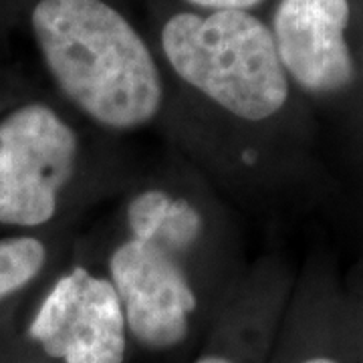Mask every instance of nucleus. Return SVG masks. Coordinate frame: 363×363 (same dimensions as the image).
Masks as SVG:
<instances>
[{"label":"nucleus","instance_id":"8","mask_svg":"<svg viewBox=\"0 0 363 363\" xmlns=\"http://www.w3.org/2000/svg\"><path fill=\"white\" fill-rule=\"evenodd\" d=\"M202 233H204V218L200 210L188 198L174 196L154 245L168 250L174 257H182L198 245Z\"/></svg>","mask_w":363,"mask_h":363},{"label":"nucleus","instance_id":"12","mask_svg":"<svg viewBox=\"0 0 363 363\" xmlns=\"http://www.w3.org/2000/svg\"><path fill=\"white\" fill-rule=\"evenodd\" d=\"M298 363H339L337 359H333V357H323V355H317V357H309V359H303V362Z\"/></svg>","mask_w":363,"mask_h":363},{"label":"nucleus","instance_id":"4","mask_svg":"<svg viewBox=\"0 0 363 363\" xmlns=\"http://www.w3.org/2000/svg\"><path fill=\"white\" fill-rule=\"evenodd\" d=\"M128 335L140 347L166 353L186 343L198 297L178 257L154 242L128 238L109 257Z\"/></svg>","mask_w":363,"mask_h":363},{"label":"nucleus","instance_id":"2","mask_svg":"<svg viewBox=\"0 0 363 363\" xmlns=\"http://www.w3.org/2000/svg\"><path fill=\"white\" fill-rule=\"evenodd\" d=\"M162 49L182 81L242 121H264L289 99L271 28L255 14H174L162 28Z\"/></svg>","mask_w":363,"mask_h":363},{"label":"nucleus","instance_id":"1","mask_svg":"<svg viewBox=\"0 0 363 363\" xmlns=\"http://www.w3.org/2000/svg\"><path fill=\"white\" fill-rule=\"evenodd\" d=\"M33 33L67 99L109 130L128 131L160 113L164 85L142 35L105 0H39Z\"/></svg>","mask_w":363,"mask_h":363},{"label":"nucleus","instance_id":"5","mask_svg":"<svg viewBox=\"0 0 363 363\" xmlns=\"http://www.w3.org/2000/svg\"><path fill=\"white\" fill-rule=\"evenodd\" d=\"M28 337L61 363H125L130 343L116 286L85 267H73L52 285Z\"/></svg>","mask_w":363,"mask_h":363},{"label":"nucleus","instance_id":"7","mask_svg":"<svg viewBox=\"0 0 363 363\" xmlns=\"http://www.w3.org/2000/svg\"><path fill=\"white\" fill-rule=\"evenodd\" d=\"M47 248L35 236L0 238V301L26 286L45 267Z\"/></svg>","mask_w":363,"mask_h":363},{"label":"nucleus","instance_id":"9","mask_svg":"<svg viewBox=\"0 0 363 363\" xmlns=\"http://www.w3.org/2000/svg\"><path fill=\"white\" fill-rule=\"evenodd\" d=\"M172 198L174 196L157 188H150L133 196L128 204L130 238L140 242H154L168 214Z\"/></svg>","mask_w":363,"mask_h":363},{"label":"nucleus","instance_id":"3","mask_svg":"<svg viewBox=\"0 0 363 363\" xmlns=\"http://www.w3.org/2000/svg\"><path fill=\"white\" fill-rule=\"evenodd\" d=\"M75 131L51 107L28 104L0 121V224L35 228L51 220L75 176Z\"/></svg>","mask_w":363,"mask_h":363},{"label":"nucleus","instance_id":"11","mask_svg":"<svg viewBox=\"0 0 363 363\" xmlns=\"http://www.w3.org/2000/svg\"><path fill=\"white\" fill-rule=\"evenodd\" d=\"M192 363H238V359H234L233 355H226V353H218V351H210L200 355L196 362Z\"/></svg>","mask_w":363,"mask_h":363},{"label":"nucleus","instance_id":"10","mask_svg":"<svg viewBox=\"0 0 363 363\" xmlns=\"http://www.w3.org/2000/svg\"><path fill=\"white\" fill-rule=\"evenodd\" d=\"M194 6L206 9L210 13H218V11H240L248 13L250 9L259 6L262 0H186Z\"/></svg>","mask_w":363,"mask_h":363},{"label":"nucleus","instance_id":"6","mask_svg":"<svg viewBox=\"0 0 363 363\" xmlns=\"http://www.w3.org/2000/svg\"><path fill=\"white\" fill-rule=\"evenodd\" d=\"M347 25V0H281L271 33L286 77L309 93H337L351 85L355 65Z\"/></svg>","mask_w":363,"mask_h":363}]
</instances>
